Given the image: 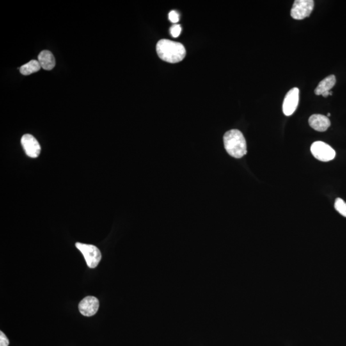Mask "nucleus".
I'll return each mask as SVG.
<instances>
[{
	"label": "nucleus",
	"mask_w": 346,
	"mask_h": 346,
	"mask_svg": "<svg viewBox=\"0 0 346 346\" xmlns=\"http://www.w3.org/2000/svg\"><path fill=\"white\" fill-rule=\"evenodd\" d=\"M311 154L316 159L322 162H329L335 157V151L328 144L322 141H316L311 144Z\"/></svg>",
	"instance_id": "20e7f679"
},
{
	"label": "nucleus",
	"mask_w": 346,
	"mask_h": 346,
	"mask_svg": "<svg viewBox=\"0 0 346 346\" xmlns=\"http://www.w3.org/2000/svg\"><path fill=\"white\" fill-rule=\"evenodd\" d=\"M75 246L84 255L87 265L89 268L94 269L98 266L102 260V253L97 247L94 245L80 242L76 243Z\"/></svg>",
	"instance_id": "7ed1b4c3"
},
{
	"label": "nucleus",
	"mask_w": 346,
	"mask_h": 346,
	"mask_svg": "<svg viewBox=\"0 0 346 346\" xmlns=\"http://www.w3.org/2000/svg\"><path fill=\"white\" fill-rule=\"evenodd\" d=\"M224 145L227 153L235 159L246 155L247 144L242 133L238 130H231L223 137Z\"/></svg>",
	"instance_id": "f03ea898"
},
{
	"label": "nucleus",
	"mask_w": 346,
	"mask_h": 346,
	"mask_svg": "<svg viewBox=\"0 0 346 346\" xmlns=\"http://www.w3.org/2000/svg\"><path fill=\"white\" fill-rule=\"evenodd\" d=\"M9 340L8 337H7L6 334L0 331V346H9Z\"/></svg>",
	"instance_id": "dca6fc26"
},
{
	"label": "nucleus",
	"mask_w": 346,
	"mask_h": 346,
	"mask_svg": "<svg viewBox=\"0 0 346 346\" xmlns=\"http://www.w3.org/2000/svg\"><path fill=\"white\" fill-rule=\"evenodd\" d=\"M330 115H331L330 114H329V113L327 114V116H330Z\"/></svg>",
	"instance_id": "a211bd4d"
},
{
	"label": "nucleus",
	"mask_w": 346,
	"mask_h": 346,
	"mask_svg": "<svg viewBox=\"0 0 346 346\" xmlns=\"http://www.w3.org/2000/svg\"><path fill=\"white\" fill-rule=\"evenodd\" d=\"M100 302L94 296H87L80 302L79 308L81 314L86 317L95 315L99 309Z\"/></svg>",
	"instance_id": "6e6552de"
},
{
	"label": "nucleus",
	"mask_w": 346,
	"mask_h": 346,
	"mask_svg": "<svg viewBox=\"0 0 346 346\" xmlns=\"http://www.w3.org/2000/svg\"><path fill=\"white\" fill-rule=\"evenodd\" d=\"M169 20L173 24H176L179 22V15L175 11H172L169 14Z\"/></svg>",
	"instance_id": "2eb2a0df"
},
{
	"label": "nucleus",
	"mask_w": 346,
	"mask_h": 346,
	"mask_svg": "<svg viewBox=\"0 0 346 346\" xmlns=\"http://www.w3.org/2000/svg\"><path fill=\"white\" fill-rule=\"evenodd\" d=\"M158 56L162 61L175 64L183 61L186 56L184 46L180 43L168 40H160L157 44Z\"/></svg>",
	"instance_id": "f257e3e1"
},
{
	"label": "nucleus",
	"mask_w": 346,
	"mask_h": 346,
	"mask_svg": "<svg viewBox=\"0 0 346 346\" xmlns=\"http://www.w3.org/2000/svg\"><path fill=\"white\" fill-rule=\"evenodd\" d=\"M314 7L313 0H295L291 9L290 15L293 19L301 20L311 15Z\"/></svg>",
	"instance_id": "39448f33"
},
{
	"label": "nucleus",
	"mask_w": 346,
	"mask_h": 346,
	"mask_svg": "<svg viewBox=\"0 0 346 346\" xmlns=\"http://www.w3.org/2000/svg\"><path fill=\"white\" fill-rule=\"evenodd\" d=\"M299 89L294 88L286 94L283 103V114L286 116L292 115L296 110L299 103Z\"/></svg>",
	"instance_id": "423d86ee"
},
{
	"label": "nucleus",
	"mask_w": 346,
	"mask_h": 346,
	"mask_svg": "<svg viewBox=\"0 0 346 346\" xmlns=\"http://www.w3.org/2000/svg\"><path fill=\"white\" fill-rule=\"evenodd\" d=\"M329 95V91H327L325 92V93H323L322 96L323 97L326 98L327 96Z\"/></svg>",
	"instance_id": "f3484780"
},
{
	"label": "nucleus",
	"mask_w": 346,
	"mask_h": 346,
	"mask_svg": "<svg viewBox=\"0 0 346 346\" xmlns=\"http://www.w3.org/2000/svg\"><path fill=\"white\" fill-rule=\"evenodd\" d=\"M335 84V76L333 75L328 76L318 84L317 88L315 89V95L317 96L322 95L325 92L330 91Z\"/></svg>",
	"instance_id": "9b49d317"
},
{
	"label": "nucleus",
	"mask_w": 346,
	"mask_h": 346,
	"mask_svg": "<svg viewBox=\"0 0 346 346\" xmlns=\"http://www.w3.org/2000/svg\"><path fill=\"white\" fill-rule=\"evenodd\" d=\"M334 208L339 214L346 217V203L342 199L336 198L334 202Z\"/></svg>",
	"instance_id": "ddd939ff"
},
{
	"label": "nucleus",
	"mask_w": 346,
	"mask_h": 346,
	"mask_svg": "<svg viewBox=\"0 0 346 346\" xmlns=\"http://www.w3.org/2000/svg\"><path fill=\"white\" fill-rule=\"evenodd\" d=\"M310 127L318 132H325L330 127L331 122L327 117L321 114H313L308 120Z\"/></svg>",
	"instance_id": "1a4fd4ad"
},
{
	"label": "nucleus",
	"mask_w": 346,
	"mask_h": 346,
	"mask_svg": "<svg viewBox=\"0 0 346 346\" xmlns=\"http://www.w3.org/2000/svg\"><path fill=\"white\" fill-rule=\"evenodd\" d=\"M181 32H182V27H181L180 25H174L171 27L170 33L173 38H178L180 36Z\"/></svg>",
	"instance_id": "4468645a"
},
{
	"label": "nucleus",
	"mask_w": 346,
	"mask_h": 346,
	"mask_svg": "<svg viewBox=\"0 0 346 346\" xmlns=\"http://www.w3.org/2000/svg\"><path fill=\"white\" fill-rule=\"evenodd\" d=\"M41 66L38 61L32 60L29 63L24 64L20 68V73L25 76L30 75L32 73L39 72Z\"/></svg>",
	"instance_id": "f8f14e48"
},
{
	"label": "nucleus",
	"mask_w": 346,
	"mask_h": 346,
	"mask_svg": "<svg viewBox=\"0 0 346 346\" xmlns=\"http://www.w3.org/2000/svg\"><path fill=\"white\" fill-rule=\"evenodd\" d=\"M27 156L31 158H37L40 156L41 148L40 143L35 137L31 134H25L21 140Z\"/></svg>",
	"instance_id": "0eeeda50"
},
{
	"label": "nucleus",
	"mask_w": 346,
	"mask_h": 346,
	"mask_svg": "<svg viewBox=\"0 0 346 346\" xmlns=\"http://www.w3.org/2000/svg\"><path fill=\"white\" fill-rule=\"evenodd\" d=\"M38 61L41 68L47 71L53 70L56 66V59L51 52L44 50L38 56Z\"/></svg>",
	"instance_id": "9d476101"
}]
</instances>
